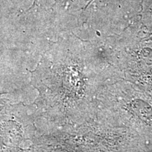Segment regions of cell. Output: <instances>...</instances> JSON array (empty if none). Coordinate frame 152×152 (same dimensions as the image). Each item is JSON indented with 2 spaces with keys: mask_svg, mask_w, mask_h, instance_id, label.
Returning <instances> with one entry per match:
<instances>
[{
  "mask_svg": "<svg viewBox=\"0 0 152 152\" xmlns=\"http://www.w3.org/2000/svg\"><path fill=\"white\" fill-rule=\"evenodd\" d=\"M1 94H3V93H2V92H0V96H1Z\"/></svg>",
  "mask_w": 152,
  "mask_h": 152,
  "instance_id": "cell-1",
  "label": "cell"
}]
</instances>
